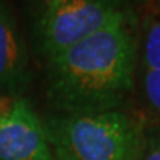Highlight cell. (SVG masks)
<instances>
[{"mask_svg":"<svg viewBox=\"0 0 160 160\" xmlns=\"http://www.w3.org/2000/svg\"><path fill=\"white\" fill-rule=\"evenodd\" d=\"M138 21V13L122 18L43 62L53 113L128 108L137 86Z\"/></svg>","mask_w":160,"mask_h":160,"instance_id":"obj_1","label":"cell"},{"mask_svg":"<svg viewBox=\"0 0 160 160\" xmlns=\"http://www.w3.org/2000/svg\"><path fill=\"white\" fill-rule=\"evenodd\" d=\"M42 120L55 160H139L148 131L142 114L128 108Z\"/></svg>","mask_w":160,"mask_h":160,"instance_id":"obj_2","label":"cell"},{"mask_svg":"<svg viewBox=\"0 0 160 160\" xmlns=\"http://www.w3.org/2000/svg\"><path fill=\"white\" fill-rule=\"evenodd\" d=\"M31 42L45 62L137 12L126 0H27Z\"/></svg>","mask_w":160,"mask_h":160,"instance_id":"obj_3","label":"cell"},{"mask_svg":"<svg viewBox=\"0 0 160 160\" xmlns=\"http://www.w3.org/2000/svg\"><path fill=\"white\" fill-rule=\"evenodd\" d=\"M138 21L137 86L148 128H160V0L144 3Z\"/></svg>","mask_w":160,"mask_h":160,"instance_id":"obj_4","label":"cell"},{"mask_svg":"<svg viewBox=\"0 0 160 160\" xmlns=\"http://www.w3.org/2000/svg\"><path fill=\"white\" fill-rule=\"evenodd\" d=\"M0 160H55L43 120L22 97L0 111Z\"/></svg>","mask_w":160,"mask_h":160,"instance_id":"obj_5","label":"cell"},{"mask_svg":"<svg viewBox=\"0 0 160 160\" xmlns=\"http://www.w3.org/2000/svg\"><path fill=\"white\" fill-rule=\"evenodd\" d=\"M30 83L27 43L12 8L0 0V97L21 98Z\"/></svg>","mask_w":160,"mask_h":160,"instance_id":"obj_6","label":"cell"},{"mask_svg":"<svg viewBox=\"0 0 160 160\" xmlns=\"http://www.w3.org/2000/svg\"><path fill=\"white\" fill-rule=\"evenodd\" d=\"M139 160H160V128H148Z\"/></svg>","mask_w":160,"mask_h":160,"instance_id":"obj_7","label":"cell"},{"mask_svg":"<svg viewBox=\"0 0 160 160\" xmlns=\"http://www.w3.org/2000/svg\"><path fill=\"white\" fill-rule=\"evenodd\" d=\"M142 2H150V0H142Z\"/></svg>","mask_w":160,"mask_h":160,"instance_id":"obj_8","label":"cell"}]
</instances>
